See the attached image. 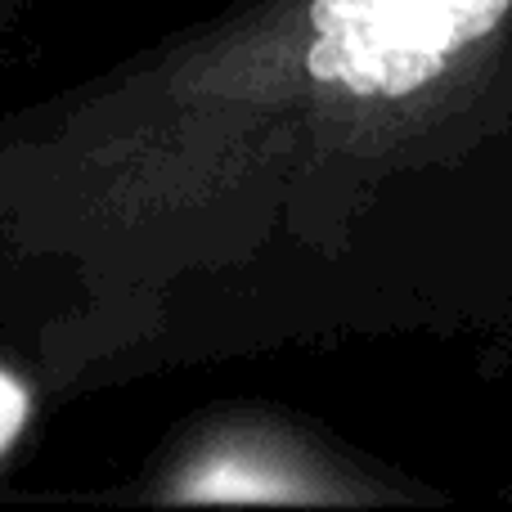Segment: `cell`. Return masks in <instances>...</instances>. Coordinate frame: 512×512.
Wrapping results in <instances>:
<instances>
[{
  "instance_id": "6da1fadb",
  "label": "cell",
  "mask_w": 512,
  "mask_h": 512,
  "mask_svg": "<svg viewBox=\"0 0 512 512\" xmlns=\"http://www.w3.org/2000/svg\"><path fill=\"white\" fill-rule=\"evenodd\" d=\"M512 0H315L310 77L351 95H414L495 32Z\"/></svg>"
},
{
  "instance_id": "7a4b0ae2",
  "label": "cell",
  "mask_w": 512,
  "mask_h": 512,
  "mask_svg": "<svg viewBox=\"0 0 512 512\" xmlns=\"http://www.w3.org/2000/svg\"><path fill=\"white\" fill-rule=\"evenodd\" d=\"M23 423H27V391L0 373V454L9 450V441L18 436Z\"/></svg>"
}]
</instances>
